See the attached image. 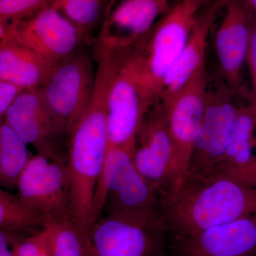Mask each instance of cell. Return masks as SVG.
<instances>
[{"label": "cell", "mask_w": 256, "mask_h": 256, "mask_svg": "<svg viewBox=\"0 0 256 256\" xmlns=\"http://www.w3.org/2000/svg\"><path fill=\"white\" fill-rule=\"evenodd\" d=\"M159 208L174 238L196 235L256 212V188L218 172L186 175L160 195Z\"/></svg>", "instance_id": "obj_1"}, {"label": "cell", "mask_w": 256, "mask_h": 256, "mask_svg": "<svg viewBox=\"0 0 256 256\" xmlns=\"http://www.w3.org/2000/svg\"><path fill=\"white\" fill-rule=\"evenodd\" d=\"M114 70V63L110 58L98 60L92 102L67 142L70 218L88 235L94 225V194L108 148L107 97Z\"/></svg>", "instance_id": "obj_2"}, {"label": "cell", "mask_w": 256, "mask_h": 256, "mask_svg": "<svg viewBox=\"0 0 256 256\" xmlns=\"http://www.w3.org/2000/svg\"><path fill=\"white\" fill-rule=\"evenodd\" d=\"M210 0H178L149 33L124 52L141 85L160 100L166 76L184 48L200 12Z\"/></svg>", "instance_id": "obj_3"}, {"label": "cell", "mask_w": 256, "mask_h": 256, "mask_svg": "<svg viewBox=\"0 0 256 256\" xmlns=\"http://www.w3.org/2000/svg\"><path fill=\"white\" fill-rule=\"evenodd\" d=\"M168 226L160 208L114 212L89 232L92 256H164Z\"/></svg>", "instance_id": "obj_4"}, {"label": "cell", "mask_w": 256, "mask_h": 256, "mask_svg": "<svg viewBox=\"0 0 256 256\" xmlns=\"http://www.w3.org/2000/svg\"><path fill=\"white\" fill-rule=\"evenodd\" d=\"M132 153L108 146L94 198V224L106 206L109 213L159 208L160 192L139 172Z\"/></svg>", "instance_id": "obj_5"}, {"label": "cell", "mask_w": 256, "mask_h": 256, "mask_svg": "<svg viewBox=\"0 0 256 256\" xmlns=\"http://www.w3.org/2000/svg\"><path fill=\"white\" fill-rule=\"evenodd\" d=\"M208 87L206 107L194 140L188 173L203 176L220 172L239 106L235 94L220 78ZM185 175V176H186Z\"/></svg>", "instance_id": "obj_6"}, {"label": "cell", "mask_w": 256, "mask_h": 256, "mask_svg": "<svg viewBox=\"0 0 256 256\" xmlns=\"http://www.w3.org/2000/svg\"><path fill=\"white\" fill-rule=\"evenodd\" d=\"M96 73L97 67L90 56L82 48L58 62L40 88L47 107L65 128L68 137L92 102Z\"/></svg>", "instance_id": "obj_7"}, {"label": "cell", "mask_w": 256, "mask_h": 256, "mask_svg": "<svg viewBox=\"0 0 256 256\" xmlns=\"http://www.w3.org/2000/svg\"><path fill=\"white\" fill-rule=\"evenodd\" d=\"M134 75L124 55L116 56V65L107 97L108 146L132 153L143 120L156 102Z\"/></svg>", "instance_id": "obj_8"}, {"label": "cell", "mask_w": 256, "mask_h": 256, "mask_svg": "<svg viewBox=\"0 0 256 256\" xmlns=\"http://www.w3.org/2000/svg\"><path fill=\"white\" fill-rule=\"evenodd\" d=\"M0 40L16 42L55 63L90 44L82 32L52 5L28 18L0 22Z\"/></svg>", "instance_id": "obj_9"}, {"label": "cell", "mask_w": 256, "mask_h": 256, "mask_svg": "<svg viewBox=\"0 0 256 256\" xmlns=\"http://www.w3.org/2000/svg\"><path fill=\"white\" fill-rule=\"evenodd\" d=\"M139 172L162 195L182 180L174 141L161 101L148 111L137 134L132 156Z\"/></svg>", "instance_id": "obj_10"}, {"label": "cell", "mask_w": 256, "mask_h": 256, "mask_svg": "<svg viewBox=\"0 0 256 256\" xmlns=\"http://www.w3.org/2000/svg\"><path fill=\"white\" fill-rule=\"evenodd\" d=\"M172 0H108L95 54L117 56L132 48L150 32L171 8Z\"/></svg>", "instance_id": "obj_11"}, {"label": "cell", "mask_w": 256, "mask_h": 256, "mask_svg": "<svg viewBox=\"0 0 256 256\" xmlns=\"http://www.w3.org/2000/svg\"><path fill=\"white\" fill-rule=\"evenodd\" d=\"M68 159L35 154L18 180V196L50 222L70 217Z\"/></svg>", "instance_id": "obj_12"}, {"label": "cell", "mask_w": 256, "mask_h": 256, "mask_svg": "<svg viewBox=\"0 0 256 256\" xmlns=\"http://www.w3.org/2000/svg\"><path fill=\"white\" fill-rule=\"evenodd\" d=\"M36 154L50 159H68L60 150L68 134L58 119L50 112L38 88L22 92L6 111L2 120Z\"/></svg>", "instance_id": "obj_13"}, {"label": "cell", "mask_w": 256, "mask_h": 256, "mask_svg": "<svg viewBox=\"0 0 256 256\" xmlns=\"http://www.w3.org/2000/svg\"><path fill=\"white\" fill-rule=\"evenodd\" d=\"M208 87L205 62L174 95L161 101L176 148L182 180L188 173L194 140L204 114Z\"/></svg>", "instance_id": "obj_14"}, {"label": "cell", "mask_w": 256, "mask_h": 256, "mask_svg": "<svg viewBox=\"0 0 256 256\" xmlns=\"http://www.w3.org/2000/svg\"><path fill=\"white\" fill-rule=\"evenodd\" d=\"M252 9L245 0H228L225 14L216 33V52L220 77L236 94L246 98L242 70L246 60Z\"/></svg>", "instance_id": "obj_15"}, {"label": "cell", "mask_w": 256, "mask_h": 256, "mask_svg": "<svg viewBox=\"0 0 256 256\" xmlns=\"http://www.w3.org/2000/svg\"><path fill=\"white\" fill-rule=\"evenodd\" d=\"M172 249L176 256H256V212L174 238Z\"/></svg>", "instance_id": "obj_16"}, {"label": "cell", "mask_w": 256, "mask_h": 256, "mask_svg": "<svg viewBox=\"0 0 256 256\" xmlns=\"http://www.w3.org/2000/svg\"><path fill=\"white\" fill-rule=\"evenodd\" d=\"M227 2L228 0H212L200 12L184 48L165 78L160 101L166 100L174 95L206 62L210 30Z\"/></svg>", "instance_id": "obj_17"}, {"label": "cell", "mask_w": 256, "mask_h": 256, "mask_svg": "<svg viewBox=\"0 0 256 256\" xmlns=\"http://www.w3.org/2000/svg\"><path fill=\"white\" fill-rule=\"evenodd\" d=\"M57 64L16 42L0 40V80L14 82L24 90L38 88Z\"/></svg>", "instance_id": "obj_18"}, {"label": "cell", "mask_w": 256, "mask_h": 256, "mask_svg": "<svg viewBox=\"0 0 256 256\" xmlns=\"http://www.w3.org/2000/svg\"><path fill=\"white\" fill-rule=\"evenodd\" d=\"M256 162V107L238 108L232 128L222 172L240 170Z\"/></svg>", "instance_id": "obj_19"}, {"label": "cell", "mask_w": 256, "mask_h": 256, "mask_svg": "<svg viewBox=\"0 0 256 256\" xmlns=\"http://www.w3.org/2000/svg\"><path fill=\"white\" fill-rule=\"evenodd\" d=\"M50 220L18 195L0 190V230L10 235H32L46 228Z\"/></svg>", "instance_id": "obj_20"}, {"label": "cell", "mask_w": 256, "mask_h": 256, "mask_svg": "<svg viewBox=\"0 0 256 256\" xmlns=\"http://www.w3.org/2000/svg\"><path fill=\"white\" fill-rule=\"evenodd\" d=\"M28 144L4 121L0 124V184L8 191L18 180L33 158Z\"/></svg>", "instance_id": "obj_21"}, {"label": "cell", "mask_w": 256, "mask_h": 256, "mask_svg": "<svg viewBox=\"0 0 256 256\" xmlns=\"http://www.w3.org/2000/svg\"><path fill=\"white\" fill-rule=\"evenodd\" d=\"M46 229L50 256H92L89 236L70 217L52 220Z\"/></svg>", "instance_id": "obj_22"}, {"label": "cell", "mask_w": 256, "mask_h": 256, "mask_svg": "<svg viewBox=\"0 0 256 256\" xmlns=\"http://www.w3.org/2000/svg\"><path fill=\"white\" fill-rule=\"evenodd\" d=\"M108 0H53L52 6L82 32L89 43L95 42L92 32L102 22Z\"/></svg>", "instance_id": "obj_23"}, {"label": "cell", "mask_w": 256, "mask_h": 256, "mask_svg": "<svg viewBox=\"0 0 256 256\" xmlns=\"http://www.w3.org/2000/svg\"><path fill=\"white\" fill-rule=\"evenodd\" d=\"M53 0H0V22L23 20L52 4Z\"/></svg>", "instance_id": "obj_24"}, {"label": "cell", "mask_w": 256, "mask_h": 256, "mask_svg": "<svg viewBox=\"0 0 256 256\" xmlns=\"http://www.w3.org/2000/svg\"><path fill=\"white\" fill-rule=\"evenodd\" d=\"M10 242L14 256H50L45 232L14 237Z\"/></svg>", "instance_id": "obj_25"}, {"label": "cell", "mask_w": 256, "mask_h": 256, "mask_svg": "<svg viewBox=\"0 0 256 256\" xmlns=\"http://www.w3.org/2000/svg\"><path fill=\"white\" fill-rule=\"evenodd\" d=\"M246 60L252 77V88L248 92L246 99L248 104L256 107V14L254 10L250 20Z\"/></svg>", "instance_id": "obj_26"}, {"label": "cell", "mask_w": 256, "mask_h": 256, "mask_svg": "<svg viewBox=\"0 0 256 256\" xmlns=\"http://www.w3.org/2000/svg\"><path fill=\"white\" fill-rule=\"evenodd\" d=\"M24 89L14 82L0 80V118L4 119L6 111L21 95Z\"/></svg>", "instance_id": "obj_27"}, {"label": "cell", "mask_w": 256, "mask_h": 256, "mask_svg": "<svg viewBox=\"0 0 256 256\" xmlns=\"http://www.w3.org/2000/svg\"><path fill=\"white\" fill-rule=\"evenodd\" d=\"M248 186L256 188V162L242 169L224 172Z\"/></svg>", "instance_id": "obj_28"}, {"label": "cell", "mask_w": 256, "mask_h": 256, "mask_svg": "<svg viewBox=\"0 0 256 256\" xmlns=\"http://www.w3.org/2000/svg\"><path fill=\"white\" fill-rule=\"evenodd\" d=\"M0 256H14L10 239L2 230H0Z\"/></svg>", "instance_id": "obj_29"}, {"label": "cell", "mask_w": 256, "mask_h": 256, "mask_svg": "<svg viewBox=\"0 0 256 256\" xmlns=\"http://www.w3.org/2000/svg\"><path fill=\"white\" fill-rule=\"evenodd\" d=\"M249 4H250V6H252V10H254V12L256 13V0H248Z\"/></svg>", "instance_id": "obj_30"}]
</instances>
